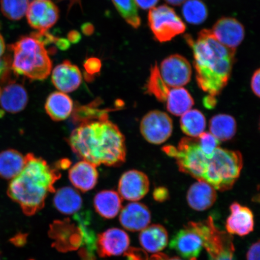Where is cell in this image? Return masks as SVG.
Returning <instances> with one entry per match:
<instances>
[{
	"mask_svg": "<svg viewBox=\"0 0 260 260\" xmlns=\"http://www.w3.org/2000/svg\"><path fill=\"white\" fill-rule=\"evenodd\" d=\"M171 157L176 160L180 171L222 191L233 187L243 165L242 155L238 151L218 147L212 154L205 153L198 138L182 139Z\"/></svg>",
	"mask_w": 260,
	"mask_h": 260,
	"instance_id": "cell-1",
	"label": "cell"
},
{
	"mask_svg": "<svg viewBox=\"0 0 260 260\" xmlns=\"http://www.w3.org/2000/svg\"><path fill=\"white\" fill-rule=\"evenodd\" d=\"M68 142L74 154L96 167H119L126 160L124 136L105 112L81 121Z\"/></svg>",
	"mask_w": 260,
	"mask_h": 260,
	"instance_id": "cell-2",
	"label": "cell"
},
{
	"mask_svg": "<svg viewBox=\"0 0 260 260\" xmlns=\"http://www.w3.org/2000/svg\"><path fill=\"white\" fill-rule=\"evenodd\" d=\"M184 38L193 51L198 86L209 96L219 95L232 75L236 50L220 44L209 29L201 30L196 40L189 35Z\"/></svg>",
	"mask_w": 260,
	"mask_h": 260,
	"instance_id": "cell-3",
	"label": "cell"
},
{
	"mask_svg": "<svg viewBox=\"0 0 260 260\" xmlns=\"http://www.w3.org/2000/svg\"><path fill=\"white\" fill-rule=\"evenodd\" d=\"M26 157L25 166L20 174L11 180L8 194L20 206L26 215L32 216L44 207L48 194L55 192L54 185L61 174L43 158L31 153Z\"/></svg>",
	"mask_w": 260,
	"mask_h": 260,
	"instance_id": "cell-4",
	"label": "cell"
},
{
	"mask_svg": "<svg viewBox=\"0 0 260 260\" xmlns=\"http://www.w3.org/2000/svg\"><path fill=\"white\" fill-rule=\"evenodd\" d=\"M9 48L14 54L11 69L14 74L32 80H44L50 76L51 60L40 41L31 36L24 37Z\"/></svg>",
	"mask_w": 260,
	"mask_h": 260,
	"instance_id": "cell-5",
	"label": "cell"
},
{
	"mask_svg": "<svg viewBox=\"0 0 260 260\" xmlns=\"http://www.w3.org/2000/svg\"><path fill=\"white\" fill-rule=\"evenodd\" d=\"M148 20L155 40L161 43L170 41L186 31V26L180 16L167 5L151 9Z\"/></svg>",
	"mask_w": 260,
	"mask_h": 260,
	"instance_id": "cell-6",
	"label": "cell"
},
{
	"mask_svg": "<svg viewBox=\"0 0 260 260\" xmlns=\"http://www.w3.org/2000/svg\"><path fill=\"white\" fill-rule=\"evenodd\" d=\"M140 130L146 141L151 144L160 145L171 137L173 123L167 113L160 110H152L142 118Z\"/></svg>",
	"mask_w": 260,
	"mask_h": 260,
	"instance_id": "cell-7",
	"label": "cell"
},
{
	"mask_svg": "<svg viewBox=\"0 0 260 260\" xmlns=\"http://www.w3.org/2000/svg\"><path fill=\"white\" fill-rule=\"evenodd\" d=\"M170 248L185 258H196L204 247L200 222H190L172 237Z\"/></svg>",
	"mask_w": 260,
	"mask_h": 260,
	"instance_id": "cell-8",
	"label": "cell"
},
{
	"mask_svg": "<svg viewBox=\"0 0 260 260\" xmlns=\"http://www.w3.org/2000/svg\"><path fill=\"white\" fill-rule=\"evenodd\" d=\"M160 76L168 87H182L190 82L191 65L186 58L180 54H173L166 58L160 64Z\"/></svg>",
	"mask_w": 260,
	"mask_h": 260,
	"instance_id": "cell-9",
	"label": "cell"
},
{
	"mask_svg": "<svg viewBox=\"0 0 260 260\" xmlns=\"http://www.w3.org/2000/svg\"><path fill=\"white\" fill-rule=\"evenodd\" d=\"M26 15L31 27L46 31L56 23L59 10L51 0H34L28 5Z\"/></svg>",
	"mask_w": 260,
	"mask_h": 260,
	"instance_id": "cell-10",
	"label": "cell"
},
{
	"mask_svg": "<svg viewBox=\"0 0 260 260\" xmlns=\"http://www.w3.org/2000/svg\"><path fill=\"white\" fill-rule=\"evenodd\" d=\"M149 185V178L144 172L138 170L126 171L119 181V194L126 200L138 201L148 193Z\"/></svg>",
	"mask_w": 260,
	"mask_h": 260,
	"instance_id": "cell-11",
	"label": "cell"
},
{
	"mask_svg": "<svg viewBox=\"0 0 260 260\" xmlns=\"http://www.w3.org/2000/svg\"><path fill=\"white\" fill-rule=\"evenodd\" d=\"M211 32L217 41L228 48L236 50L245 38V28L236 19L223 17L214 25Z\"/></svg>",
	"mask_w": 260,
	"mask_h": 260,
	"instance_id": "cell-12",
	"label": "cell"
},
{
	"mask_svg": "<svg viewBox=\"0 0 260 260\" xmlns=\"http://www.w3.org/2000/svg\"><path fill=\"white\" fill-rule=\"evenodd\" d=\"M129 242L128 235L124 231L111 229L98 236L96 249L102 257L118 256L127 250Z\"/></svg>",
	"mask_w": 260,
	"mask_h": 260,
	"instance_id": "cell-13",
	"label": "cell"
},
{
	"mask_svg": "<svg viewBox=\"0 0 260 260\" xmlns=\"http://www.w3.org/2000/svg\"><path fill=\"white\" fill-rule=\"evenodd\" d=\"M51 81L60 92L71 93L76 90L82 83V75L79 68L65 60L54 68Z\"/></svg>",
	"mask_w": 260,
	"mask_h": 260,
	"instance_id": "cell-14",
	"label": "cell"
},
{
	"mask_svg": "<svg viewBox=\"0 0 260 260\" xmlns=\"http://www.w3.org/2000/svg\"><path fill=\"white\" fill-rule=\"evenodd\" d=\"M230 209L231 214L226 222L228 233L245 236L251 233L254 226L252 211L237 203L231 205Z\"/></svg>",
	"mask_w": 260,
	"mask_h": 260,
	"instance_id": "cell-15",
	"label": "cell"
},
{
	"mask_svg": "<svg viewBox=\"0 0 260 260\" xmlns=\"http://www.w3.org/2000/svg\"><path fill=\"white\" fill-rule=\"evenodd\" d=\"M151 220V214L145 205L129 203L123 208L120 214L121 225L130 232H140L147 227Z\"/></svg>",
	"mask_w": 260,
	"mask_h": 260,
	"instance_id": "cell-16",
	"label": "cell"
},
{
	"mask_svg": "<svg viewBox=\"0 0 260 260\" xmlns=\"http://www.w3.org/2000/svg\"><path fill=\"white\" fill-rule=\"evenodd\" d=\"M69 178L73 186L83 192L93 189L99 179L96 166L81 160L73 166L69 171Z\"/></svg>",
	"mask_w": 260,
	"mask_h": 260,
	"instance_id": "cell-17",
	"label": "cell"
},
{
	"mask_svg": "<svg viewBox=\"0 0 260 260\" xmlns=\"http://www.w3.org/2000/svg\"><path fill=\"white\" fill-rule=\"evenodd\" d=\"M28 96L25 87L15 82H10L2 90L0 106L6 112L17 113L27 105Z\"/></svg>",
	"mask_w": 260,
	"mask_h": 260,
	"instance_id": "cell-18",
	"label": "cell"
},
{
	"mask_svg": "<svg viewBox=\"0 0 260 260\" xmlns=\"http://www.w3.org/2000/svg\"><path fill=\"white\" fill-rule=\"evenodd\" d=\"M217 199L216 190L209 184L198 181L191 185L187 194L188 206L197 211H204L212 207Z\"/></svg>",
	"mask_w": 260,
	"mask_h": 260,
	"instance_id": "cell-19",
	"label": "cell"
},
{
	"mask_svg": "<svg viewBox=\"0 0 260 260\" xmlns=\"http://www.w3.org/2000/svg\"><path fill=\"white\" fill-rule=\"evenodd\" d=\"M73 109L72 99L60 91L51 93L45 104V111L54 121H62L69 118Z\"/></svg>",
	"mask_w": 260,
	"mask_h": 260,
	"instance_id": "cell-20",
	"label": "cell"
},
{
	"mask_svg": "<svg viewBox=\"0 0 260 260\" xmlns=\"http://www.w3.org/2000/svg\"><path fill=\"white\" fill-rule=\"evenodd\" d=\"M139 241L146 251L151 253L160 252L168 245L167 230L158 224L147 226L140 234Z\"/></svg>",
	"mask_w": 260,
	"mask_h": 260,
	"instance_id": "cell-21",
	"label": "cell"
},
{
	"mask_svg": "<svg viewBox=\"0 0 260 260\" xmlns=\"http://www.w3.org/2000/svg\"><path fill=\"white\" fill-rule=\"evenodd\" d=\"M27 157L15 149L0 152V177L12 180L23 170Z\"/></svg>",
	"mask_w": 260,
	"mask_h": 260,
	"instance_id": "cell-22",
	"label": "cell"
},
{
	"mask_svg": "<svg viewBox=\"0 0 260 260\" xmlns=\"http://www.w3.org/2000/svg\"><path fill=\"white\" fill-rule=\"evenodd\" d=\"M93 204L100 216L106 219H112L121 211L122 200L115 191L103 190L96 194Z\"/></svg>",
	"mask_w": 260,
	"mask_h": 260,
	"instance_id": "cell-23",
	"label": "cell"
},
{
	"mask_svg": "<svg viewBox=\"0 0 260 260\" xmlns=\"http://www.w3.org/2000/svg\"><path fill=\"white\" fill-rule=\"evenodd\" d=\"M53 203L55 207L61 213L72 214L80 210L83 201L76 190L72 187H64L57 191Z\"/></svg>",
	"mask_w": 260,
	"mask_h": 260,
	"instance_id": "cell-24",
	"label": "cell"
},
{
	"mask_svg": "<svg viewBox=\"0 0 260 260\" xmlns=\"http://www.w3.org/2000/svg\"><path fill=\"white\" fill-rule=\"evenodd\" d=\"M194 103L192 96L183 87L171 88L165 103L168 111L176 116H182L191 110Z\"/></svg>",
	"mask_w": 260,
	"mask_h": 260,
	"instance_id": "cell-25",
	"label": "cell"
},
{
	"mask_svg": "<svg viewBox=\"0 0 260 260\" xmlns=\"http://www.w3.org/2000/svg\"><path fill=\"white\" fill-rule=\"evenodd\" d=\"M209 129L211 134L219 141H230L237 132L236 119L232 116L219 114L210 119Z\"/></svg>",
	"mask_w": 260,
	"mask_h": 260,
	"instance_id": "cell-26",
	"label": "cell"
},
{
	"mask_svg": "<svg viewBox=\"0 0 260 260\" xmlns=\"http://www.w3.org/2000/svg\"><path fill=\"white\" fill-rule=\"evenodd\" d=\"M182 131L189 138H198L206 128V119L204 114L197 109L190 110L181 116Z\"/></svg>",
	"mask_w": 260,
	"mask_h": 260,
	"instance_id": "cell-27",
	"label": "cell"
},
{
	"mask_svg": "<svg viewBox=\"0 0 260 260\" xmlns=\"http://www.w3.org/2000/svg\"><path fill=\"white\" fill-rule=\"evenodd\" d=\"M146 92L153 95L158 102L165 103L171 87L162 80L157 64L151 68L150 76L146 85Z\"/></svg>",
	"mask_w": 260,
	"mask_h": 260,
	"instance_id": "cell-28",
	"label": "cell"
},
{
	"mask_svg": "<svg viewBox=\"0 0 260 260\" xmlns=\"http://www.w3.org/2000/svg\"><path fill=\"white\" fill-rule=\"evenodd\" d=\"M182 13L188 23L200 25L208 17L207 6L201 0H187L184 3Z\"/></svg>",
	"mask_w": 260,
	"mask_h": 260,
	"instance_id": "cell-29",
	"label": "cell"
},
{
	"mask_svg": "<svg viewBox=\"0 0 260 260\" xmlns=\"http://www.w3.org/2000/svg\"><path fill=\"white\" fill-rule=\"evenodd\" d=\"M117 11L127 23L134 28L141 25L137 5L135 0H112Z\"/></svg>",
	"mask_w": 260,
	"mask_h": 260,
	"instance_id": "cell-30",
	"label": "cell"
},
{
	"mask_svg": "<svg viewBox=\"0 0 260 260\" xmlns=\"http://www.w3.org/2000/svg\"><path fill=\"white\" fill-rule=\"evenodd\" d=\"M28 0H1L0 8L5 17L12 21L20 20L27 13Z\"/></svg>",
	"mask_w": 260,
	"mask_h": 260,
	"instance_id": "cell-31",
	"label": "cell"
},
{
	"mask_svg": "<svg viewBox=\"0 0 260 260\" xmlns=\"http://www.w3.org/2000/svg\"><path fill=\"white\" fill-rule=\"evenodd\" d=\"M233 244L216 252L209 253V260H236Z\"/></svg>",
	"mask_w": 260,
	"mask_h": 260,
	"instance_id": "cell-32",
	"label": "cell"
},
{
	"mask_svg": "<svg viewBox=\"0 0 260 260\" xmlns=\"http://www.w3.org/2000/svg\"><path fill=\"white\" fill-rule=\"evenodd\" d=\"M84 67L86 73L92 77L93 75L100 73L101 68H102V61L99 58L90 57L84 61Z\"/></svg>",
	"mask_w": 260,
	"mask_h": 260,
	"instance_id": "cell-33",
	"label": "cell"
},
{
	"mask_svg": "<svg viewBox=\"0 0 260 260\" xmlns=\"http://www.w3.org/2000/svg\"><path fill=\"white\" fill-rule=\"evenodd\" d=\"M11 70V58L8 57L0 58V82H4L9 79Z\"/></svg>",
	"mask_w": 260,
	"mask_h": 260,
	"instance_id": "cell-34",
	"label": "cell"
},
{
	"mask_svg": "<svg viewBox=\"0 0 260 260\" xmlns=\"http://www.w3.org/2000/svg\"><path fill=\"white\" fill-rule=\"evenodd\" d=\"M154 199L157 202H164L169 199L170 193L167 188L160 187L156 188L153 192Z\"/></svg>",
	"mask_w": 260,
	"mask_h": 260,
	"instance_id": "cell-35",
	"label": "cell"
},
{
	"mask_svg": "<svg viewBox=\"0 0 260 260\" xmlns=\"http://www.w3.org/2000/svg\"><path fill=\"white\" fill-rule=\"evenodd\" d=\"M259 241L252 244L247 252V260H259Z\"/></svg>",
	"mask_w": 260,
	"mask_h": 260,
	"instance_id": "cell-36",
	"label": "cell"
},
{
	"mask_svg": "<svg viewBox=\"0 0 260 260\" xmlns=\"http://www.w3.org/2000/svg\"><path fill=\"white\" fill-rule=\"evenodd\" d=\"M259 79L260 71L258 69L253 73L251 79V89L257 97H259Z\"/></svg>",
	"mask_w": 260,
	"mask_h": 260,
	"instance_id": "cell-37",
	"label": "cell"
},
{
	"mask_svg": "<svg viewBox=\"0 0 260 260\" xmlns=\"http://www.w3.org/2000/svg\"><path fill=\"white\" fill-rule=\"evenodd\" d=\"M158 1L159 0H135L136 5L144 10L154 8Z\"/></svg>",
	"mask_w": 260,
	"mask_h": 260,
	"instance_id": "cell-38",
	"label": "cell"
},
{
	"mask_svg": "<svg viewBox=\"0 0 260 260\" xmlns=\"http://www.w3.org/2000/svg\"><path fill=\"white\" fill-rule=\"evenodd\" d=\"M58 48H60L61 50H67L70 47L69 41L65 40V39L61 38H56V40L54 42Z\"/></svg>",
	"mask_w": 260,
	"mask_h": 260,
	"instance_id": "cell-39",
	"label": "cell"
},
{
	"mask_svg": "<svg viewBox=\"0 0 260 260\" xmlns=\"http://www.w3.org/2000/svg\"><path fill=\"white\" fill-rule=\"evenodd\" d=\"M81 39V35L79 32L76 31H72L68 34V41L73 42V43H77Z\"/></svg>",
	"mask_w": 260,
	"mask_h": 260,
	"instance_id": "cell-40",
	"label": "cell"
},
{
	"mask_svg": "<svg viewBox=\"0 0 260 260\" xmlns=\"http://www.w3.org/2000/svg\"><path fill=\"white\" fill-rule=\"evenodd\" d=\"M204 103L205 106H206L207 108H212V107L215 106L216 104L215 97L208 95L206 100H204Z\"/></svg>",
	"mask_w": 260,
	"mask_h": 260,
	"instance_id": "cell-41",
	"label": "cell"
},
{
	"mask_svg": "<svg viewBox=\"0 0 260 260\" xmlns=\"http://www.w3.org/2000/svg\"><path fill=\"white\" fill-rule=\"evenodd\" d=\"M82 30L84 34L89 35L92 34L94 28L91 24H84L82 26Z\"/></svg>",
	"mask_w": 260,
	"mask_h": 260,
	"instance_id": "cell-42",
	"label": "cell"
},
{
	"mask_svg": "<svg viewBox=\"0 0 260 260\" xmlns=\"http://www.w3.org/2000/svg\"><path fill=\"white\" fill-rule=\"evenodd\" d=\"M6 50V45L4 38L3 36L0 34V58H2L3 54L5 53Z\"/></svg>",
	"mask_w": 260,
	"mask_h": 260,
	"instance_id": "cell-43",
	"label": "cell"
},
{
	"mask_svg": "<svg viewBox=\"0 0 260 260\" xmlns=\"http://www.w3.org/2000/svg\"><path fill=\"white\" fill-rule=\"evenodd\" d=\"M168 4L172 6H180L186 2L187 0H165Z\"/></svg>",
	"mask_w": 260,
	"mask_h": 260,
	"instance_id": "cell-44",
	"label": "cell"
},
{
	"mask_svg": "<svg viewBox=\"0 0 260 260\" xmlns=\"http://www.w3.org/2000/svg\"><path fill=\"white\" fill-rule=\"evenodd\" d=\"M157 260H182L180 258L178 257H174V258H169L167 257V256L164 255H159L157 257ZM190 260H197L196 258H191Z\"/></svg>",
	"mask_w": 260,
	"mask_h": 260,
	"instance_id": "cell-45",
	"label": "cell"
},
{
	"mask_svg": "<svg viewBox=\"0 0 260 260\" xmlns=\"http://www.w3.org/2000/svg\"><path fill=\"white\" fill-rule=\"evenodd\" d=\"M1 93H2V88H1V87H0V95H1Z\"/></svg>",
	"mask_w": 260,
	"mask_h": 260,
	"instance_id": "cell-46",
	"label": "cell"
}]
</instances>
